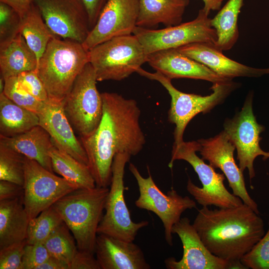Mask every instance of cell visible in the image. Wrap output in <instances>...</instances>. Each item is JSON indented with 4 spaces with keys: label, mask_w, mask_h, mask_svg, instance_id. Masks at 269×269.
Returning <instances> with one entry per match:
<instances>
[{
    "label": "cell",
    "mask_w": 269,
    "mask_h": 269,
    "mask_svg": "<svg viewBox=\"0 0 269 269\" xmlns=\"http://www.w3.org/2000/svg\"><path fill=\"white\" fill-rule=\"evenodd\" d=\"M12 8L22 18L28 11L32 3V0H0Z\"/></svg>",
    "instance_id": "cell-42"
},
{
    "label": "cell",
    "mask_w": 269,
    "mask_h": 269,
    "mask_svg": "<svg viewBox=\"0 0 269 269\" xmlns=\"http://www.w3.org/2000/svg\"><path fill=\"white\" fill-rule=\"evenodd\" d=\"M0 141L54 172L49 155L53 142L48 133L40 126L14 136H0Z\"/></svg>",
    "instance_id": "cell-22"
},
{
    "label": "cell",
    "mask_w": 269,
    "mask_h": 269,
    "mask_svg": "<svg viewBox=\"0 0 269 269\" xmlns=\"http://www.w3.org/2000/svg\"><path fill=\"white\" fill-rule=\"evenodd\" d=\"M95 253L101 269L150 268L138 246L106 234H98Z\"/></svg>",
    "instance_id": "cell-21"
},
{
    "label": "cell",
    "mask_w": 269,
    "mask_h": 269,
    "mask_svg": "<svg viewBox=\"0 0 269 269\" xmlns=\"http://www.w3.org/2000/svg\"><path fill=\"white\" fill-rule=\"evenodd\" d=\"M89 61V50L82 43L54 36L40 58L36 69L49 99L62 102Z\"/></svg>",
    "instance_id": "cell-3"
},
{
    "label": "cell",
    "mask_w": 269,
    "mask_h": 269,
    "mask_svg": "<svg viewBox=\"0 0 269 269\" xmlns=\"http://www.w3.org/2000/svg\"><path fill=\"white\" fill-rule=\"evenodd\" d=\"M49 155L53 172L79 189H90L96 186L88 165L80 162L54 144Z\"/></svg>",
    "instance_id": "cell-28"
},
{
    "label": "cell",
    "mask_w": 269,
    "mask_h": 269,
    "mask_svg": "<svg viewBox=\"0 0 269 269\" xmlns=\"http://www.w3.org/2000/svg\"><path fill=\"white\" fill-rule=\"evenodd\" d=\"M109 191L108 187L97 186L77 189L53 205L74 236L78 250L95 254L97 230Z\"/></svg>",
    "instance_id": "cell-4"
},
{
    "label": "cell",
    "mask_w": 269,
    "mask_h": 269,
    "mask_svg": "<svg viewBox=\"0 0 269 269\" xmlns=\"http://www.w3.org/2000/svg\"><path fill=\"white\" fill-rule=\"evenodd\" d=\"M95 71L88 63L75 79L62 101L65 115L80 137L90 135L103 114V100L98 91Z\"/></svg>",
    "instance_id": "cell-8"
},
{
    "label": "cell",
    "mask_w": 269,
    "mask_h": 269,
    "mask_svg": "<svg viewBox=\"0 0 269 269\" xmlns=\"http://www.w3.org/2000/svg\"><path fill=\"white\" fill-rule=\"evenodd\" d=\"M51 32L64 39L83 43L91 28L82 0H32Z\"/></svg>",
    "instance_id": "cell-14"
},
{
    "label": "cell",
    "mask_w": 269,
    "mask_h": 269,
    "mask_svg": "<svg viewBox=\"0 0 269 269\" xmlns=\"http://www.w3.org/2000/svg\"><path fill=\"white\" fill-rule=\"evenodd\" d=\"M26 157L0 141V180L23 187Z\"/></svg>",
    "instance_id": "cell-32"
},
{
    "label": "cell",
    "mask_w": 269,
    "mask_h": 269,
    "mask_svg": "<svg viewBox=\"0 0 269 269\" xmlns=\"http://www.w3.org/2000/svg\"><path fill=\"white\" fill-rule=\"evenodd\" d=\"M167 78H188L221 83L232 80L223 78L204 65L182 54L177 49L159 50L147 55V62Z\"/></svg>",
    "instance_id": "cell-20"
},
{
    "label": "cell",
    "mask_w": 269,
    "mask_h": 269,
    "mask_svg": "<svg viewBox=\"0 0 269 269\" xmlns=\"http://www.w3.org/2000/svg\"><path fill=\"white\" fill-rule=\"evenodd\" d=\"M204 2L203 7L207 12L211 11L219 10L224 0H202Z\"/></svg>",
    "instance_id": "cell-44"
},
{
    "label": "cell",
    "mask_w": 269,
    "mask_h": 269,
    "mask_svg": "<svg viewBox=\"0 0 269 269\" xmlns=\"http://www.w3.org/2000/svg\"><path fill=\"white\" fill-rule=\"evenodd\" d=\"M103 114L96 130L80 137L88 160V166L97 186L111 184L112 164L117 153L137 154L145 143L140 125V110L134 99L116 93H101Z\"/></svg>",
    "instance_id": "cell-1"
},
{
    "label": "cell",
    "mask_w": 269,
    "mask_h": 269,
    "mask_svg": "<svg viewBox=\"0 0 269 269\" xmlns=\"http://www.w3.org/2000/svg\"><path fill=\"white\" fill-rule=\"evenodd\" d=\"M36 269H69V265L60 259L50 256L47 260L37 267Z\"/></svg>",
    "instance_id": "cell-43"
},
{
    "label": "cell",
    "mask_w": 269,
    "mask_h": 269,
    "mask_svg": "<svg viewBox=\"0 0 269 269\" xmlns=\"http://www.w3.org/2000/svg\"><path fill=\"white\" fill-rule=\"evenodd\" d=\"M26 239L0 249V269H21Z\"/></svg>",
    "instance_id": "cell-37"
},
{
    "label": "cell",
    "mask_w": 269,
    "mask_h": 269,
    "mask_svg": "<svg viewBox=\"0 0 269 269\" xmlns=\"http://www.w3.org/2000/svg\"><path fill=\"white\" fill-rule=\"evenodd\" d=\"M3 93L18 105L37 114L46 103L36 99L27 92L20 85L16 76L4 79Z\"/></svg>",
    "instance_id": "cell-33"
},
{
    "label": "cell",
    "mask_w": 269,
    "mask_h": 269,
    "mask_svg": "<svg viewBox=\"0 0 269 269\" xmlns=\"http://www.w3.org/2000/svg\"><path fill=\"white\" fill-rule=\"evenodd\" d=\"M177 49L226 79L232 80L240 77L258 78L269 74V68H254L234 61L224 55L223 51L212 43H193Z\"/></svg>",
    "instance_id": "cell-19"
},
{
    "label": "cell",
    "mask_w": 269,
    "mask_h": 269,
    "mask_svg": "<svg viewBox=\"0 0 269 269\" xmlns=\"http://www.w3.org/2000/svg\"><path fill=\"white\" fill-rule=\"evenodd\" d=\"M29 222L23 195L0 200V249L26 240Z\"/></svg>",
    "instance_id": "cell-24"
},
{
    "label": "cell",
    "mask_w": 269,
    "mask_h": 269,
    "mask_svg": "<svg viewBox=\"0 0 269 269\" xmlns=\"http://www.w3.org/2000/svg\"><path fill=\"white\" fill-rule=\"evenodd\" d=\"M79 189L63 177L25 158L23 203L29 221L67 194Z\"/></svg>",
    "instance_id": "cell-12"
},
{
    "label": "cell",
    "mask_w": 269,
    "mask_h": 269,
    "mask_svg": "<svg viewBox=\"0 0 269 269\" xmlns=\"http://www.w3.org/2000/svg\"><path fill=\"white\" fill-rule=\"evenodd\" d=\"M193 226L207 249L217 257L241 262L265 234L263 219L250 206L198 210Z\"/></svg>",
    "instance_id": "cell-2"
},
{
    "label": "cell",
    "mask_w": 269,
    "mask_h": 269,
    "mask_svg": "<svg viewBox=\"0 0 269 269\" xmlns=\"http://www.w3.org/2000/svg\"><path fill=\"white\" fill-rule=\"evenodd\" d=\"M243 4L244 0H228L211 18L217 34L215 45L222 51L231 49L239 39L238 18Z\"/></svg>",
    "instance_id": "cell-27"
},
{
    "label": "cell",
    "mask_w": 269,
    "mask_h": 269,
    "mask_svg": "<svg viewBox=\"0 0 269 269\" xmlns=\"http://www.w3.org/2000/svg\"><path fill=\"white\" fill-rule=\"evenodd\" d=\"M38 60L24 37L19 33L12 40L0 47V70L4 79L20 73L36 70Z\"/></svg>",
    "instance_id": "cell-25"
},
{
    "label": "cell",
    "mask_w": 269,
    "mask_h": 269,
    "mask_svg": "<svg viewBox=\"0 0 269 269\" xmlns=\"http://www.w3.org/2000/svg\"><path fill=\"white\" fill-rule=\"evenodd\" d=\"M172 233L177 234L183 246L181 260L174 258L165 260L168 269H228L230 263L212 254L205 247L197 231L187 217L181 218L172 228Z\"/></svg>",
    "instance_id": "cell-17"
},
{
    "label": "cell",
    "mask_w": 269,
    "mask_h": 269,
    "mask_svg": "<svg viewBox=\"0 0 269 269\" xmlns=\"http://www.w3.org/2000/svg\"><path fill=\"white\" fill-rule=\"evenodd\" d=\"M22 18L7 4L0 2V47L20 33Z\"/></svg>",
    "instance_id": "cell-34"
},
{
    "label": "cell",
    "mask_w": 269,
    "mask_h": 269,
    "mask_svg": "<svg viewBox=\"0 0 269 269\" xmlns=\"http://www.w3.org/2000/svg\"><path fill=\"white\" fill-rule=\"evenodd\" d=\"M209 14L202 8L191 21L160 29L136 26L133 34L137 37L147 55L159 50L177 49L193 43L215 44L217 34L211 25Z\"/></svg>",
    "instance_id": "cell-10"
},
{
    "label": "cell",
    "mask_w": 269,
    "mask_h": 269,
    "mask_svg": "<svg viewBox=\"0 0 269 269\" xmlns=\"http://www.w3.org/2000/svg\"><path fill=\"white\" fill-rule=\"evenodd\" d=\"M200 147L198 141H183L178 145H173L169 167H172L176 160H184L192 166L202 187L196 186L189 179L186 189L203 207L214 205L220 208H227L243 204L239 197L231 193L226 188L224 173L216 172L214 168L197 155L196 152L199 151Z\"/></svg>",
    "instance_id": "cell-6"
},
{
    "label": "cell",
    "mask_w": 269,
    "mask_h": 269,
    "mask_svg": "<svg viewBox=\"0 0 269 269\" xmlns=\"http://www.w3.org/2000/svg\"><path fill=\"white\" fill-rule=\"evenodd\" d=\"M137 73L150 80L159 82L167 91L171 97L168 118L169 122L175 125L174 143L177 146L183 142V134L189 122L200 113H208L238 87V84L230 80L213 84V92L203 96L182 92L175 88L171 80L156 71L149 72L139 68Z\"/></svg>",
    "instance_id": "cell-5"
},
{
    "label": "cell",
    "mask_w": 269,
    "mask_h": 269,
    "mask_svg": "<svg viewBox=\"0 0 269 269\" xmlns=\"http://www.w3.org/2000/svg\"><path fill=\"white\" fill-rule=\"evenodd\" d=\"M89 62L97 81H121L147 62V55L133 34L113 37L89 50Z\"/></svg>",
    "instance_id": "cell-7"
},
{
    "label": "cell",
    "mask_w": 269,
    "mask_h": 269,
    "mask_svg": "<svg viewBox=\"0 0 269 269\" xmlns=\"http://www.w3.org/2000/svg\"><path fill=\"white\" fill-rule=\"evenodd\" d=\"M147 168L149 175L144 178L133 163L129 164V170L136 180L139 192L135 204L140 209L153 212L159 217L164 228L165 240L169 245L172 246V227L180 220L185 210L196 208V203L189 197L179 195L173 189L164 194L156 185Z\"/></svg>",
    "instance_id": "cell-11"
},
{
    "label": "cell",
    "mask_w": 269,
    "mask_h": 269,
    "mask_svg": "<svg viewBox=\"0 0 269 269\" xmlns=\"http://www.w3.org/2000/svg\"><path fill=\"white\" fill-rule=\"evenodd\" d=\"M22 186L15 183L0 180V200L14 199L23 195Z\"/></svg>",
    "instance_id": "cell-40"
},
{
    "label": "cell",
    "mask_w": 269,
    "mask_h": 269,
    "mask_svg": "<svg viewBox=\"0 0 269 269\" xmlns=\"http://www.w3.org/2000/svg\"><path fill=\"white\" fill-rule=\"evenodd\" d=\"M132 156L127 153H117L112 164V176L105 205V213L97 233L133 242L141 228L148 225L147 221H132L124 198V177L126 164Z\"/></svg>",
    "instance_id": "cell-9"
},
{
    "label": "cell",
    "mask_w": 269,
    "mask_h": 269,
    "mask_svg": "<svg viewBox=\"0 0 269 269\" xmlns=\"http://www.w3.org/2000/svg\"><path fill=\"white\" fill-rule=\"evenodd\" d=\"M268 225L266 234L241 260L247 269H269V221Z\"/></svg>",
    "instance_id": "cell-35"
},
{
    "label": "cell",
    "mask_w": 269,
    "mask_h": 269,
    "mask_svg": "<svg viewBox=\"0 0 269 269\" xmlns=\"http://www.w3.org/2000/svg\"><path fill=\"white\" fill-rule=\"evenodd\" d=\"M253 94L250 92L241 111L224 124V131L235 145L237 152L239 167L242 172L247 168L250 180L255 176L254 162L258 156L265 160L269 158V152L261 149L260 134L265 131L264 126L258 123L253 111Z\"/></svg>",
    "instance_id": "cell-13"
},
{
    "label": "cell",
    "mask_w": 269,
    "mask_h": 269,
    "mask_svg": "<svg viewBox=\"0 0 269 269\" xmlns=\"http://www.w3.org/2000/svg\"><path fill=\"white\" fill-rule=\"evenodd\" d=\"M138 11V0H108L83 46L89 50L113 37L133 34Z\"/></svg>",
    "instance_id": "cell-16"
},
{
    "label": "cell",
    "mask_w": 269,
    "mask_h": 269,
    "mask_svg": "<svg viewBox=\"0 0 269 269\" xmlns=\"http://www.w3.org/2000/svg\"><path fill=\"white\" fill-rule=\"evenodd\" d=\"M197 141L200 144L199 151L201 158L207 160L213 168L221 169L228 180L233 194L259 214L257 203L247 190L243 172L234 159V152L236 147L225 132L223 131L214 137L202 138Z\"/></svg>",
    "instance_id": "cell-15"
},
{
    "label": "cell",
    "mask_w": 269,
    "mask_h": 269,
    "mask_svg": "<svg viewBox=\"0 0 269 269\" xmlns=\"http://www.w3.org/2000/svg\"><path fill=\"white\" fill-rule=\"evenodd\" d=\"M21 86L36 99L47 102L49 100L46 89L36 70L26 71L16 76Z\"/></svg>",
    "instance_id": "cell-36"
},
{
    "label": "cell",
    "mask_w": 269,
    "mask_h": 269,
    "mask_svg": "<svg viewBox=\"0 0 269 269\" xmlns=\"http://www.w3.org/2000/svg\"><path fill=\"white\" fill-rule=\"evenodd\" d=\"M37 114L39 125L48 133L54 144L88 166L85 150L74 133L64 112L62 102L49 99Z\"/></svg>",
    "instance_id": "cell-18"
},
{
    "label": "cell",
    "mask_w": 269,
    "mask_h": 269,
    "mask_svg": "<svg viewBox=\"0 0 269 269\" xmlns=\"http://www.w3.org/2000/svg\"><path fill=\"white\" fill-rule=\"evenodd\" d=\"M69 269H101L94 254L78 250L73 258Z\"/></svg>",
    "instance_id": "cell-39"
},
{
    "label": "cell",
    "mask_w": 269,
    "mask_h": 269,
    "mask_svg": "<svg viewBox=\"0 0 269 269\" xmlns=\"http://www.w3.org/2000/svg\"><path fill=\"white\" fill-rule=\"evenodd\" d=\"M86 8L91 30L95 25L108 0H82Z\"/></svg>",
    "instance_id": "cell-41"
},
{
    "label": "cell",
    "mask_w": 269,
    "mask_h": 269,
    "mask_svg": "<svg viewBox=\"0 0 269 269\" xmlns=\"http://www.w3.org/2000/svg\"><path fill=\"white\" fill-rule=\"evenodd\" d=\"M136 26L151 29L161 23L166 27L180 24L189 0H138Z\"/></svg>",
    "instance_id": "cell-23"
},
{
    "label": "cell",
    "mask_w": 269,
    "mask_h": 269,
    "mask_svg": "<svg viewBox=\"0 0 269 269\" xmlns=\"http://www.w3.org/2000/svg\"><path fill=\"white\" fill-rule=\"evenodd\" d=\"M35 112L23 108L0 93V136L10 137L39 125Z\"/></svg>",
    "instance_id": "cell-26"
},
{
    "label": "cell",
    "mask_w": 269,
    "mask_h": 269,
    "mask_svg": "<svg viewBox=\"0 0 269 269\" xmlns=\"http://www.w3.org/2000/svg\"><path fill=\"white\" fill-rule=\"evenodd\" d=\"M50 257L43 243L27 244L24 249L21 269H36Z\"/></svg>",
    "instance_id": "cell-38"
},
{
    "label": "cell",
    "mask_w": 269,
    "mask_h": 269,
    "mask_svg": "<svg viewBox=\"0 0 269 269\" xmlns=\"http://www.w3.org/2000/svg\"><path fill=\"white\" fill-rule=\"evenodd\" d=\"M55 207L52 205L41 212L29 222L27 244L43 243L53 231L63 223Z\"/></svg>",
    "instance_id": "cell-31"
},
{
    "label": "cell",
    "mask_w": 269,
    "mask_h": 269,
    "mask_svg": "<svg viewBox=\"0 0 269 269\" xmlns=\"http://www.w3.org/2000/svg\"><path fill=\"white\" fill-rule=\"evenodd\" d=\"M20 33L38 61L54 35L45 22L38 8L32 3L22 17Z\"/></svg>",
    "instance_id": "cell-29"
},
{
    "label": "cell",
    "mask_w": 269,
    "mask_h": 269,
    "mask_svg": "<svg viewBox=\"0 0 269 269\" xmlns=\"http://www.w3.org/2000/svg\"><path fill=\"white\" fill-rule=\"evenodd\" d=\"M63 222L57 227L43 243L50 256L70 264L78 251L76 242Z\"/></svg>",
    "instance_id": "cell-30"
}]
</instances>
